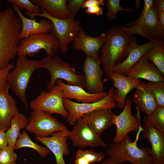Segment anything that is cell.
Instances as JSON below:
<instances>
[{
  "mask_svg": "<svg viewBox=\"0 0 164 164\" xmlns=\"http://www.w3.org/2000/svg\"><path fill=\"white\" fill-rule=\"evenodd\" d=\"M105 33L106 39L101 48L99 57L107 80L114 65L127 56L132 35L124 30L121 26H112Z\"/></svg>",
  "mask_w": 164,
  "mask_h": 164,
  "instance_id": "obj_1",
  "label": "cell"
},
{
  "mask_svg": "<svg viewBox=\"0 0 164 164\" xmlns=\"http://www.w3.org/2000/svg\"><path fill=\"white\" fill-rule=\"evenodd\" d=\"M22 23L11 7L2 12L0 17V71L11 63L17 54Z\"/></svg>",
  "mask_w": 164,
  "mask_h": 164,
  "instance_id": "obj_2",
  "label": "cell"
},
{
  "mask_svg": "<svg viewBox=\"0 0 164 164\" xmlns=\"http://www.w3.org/2000/svg\"><path fill=\"white\" fill-rule=\"evenodd\" d=\"M142 129L138 130L135 140L132 142L128 134L119 142L111 143L106 153L109 158L117 164H122L126 161L131 164H150L151 148L138 147L137 142Z\"/></svg>",
  "mask_w": 164,
  "mask_h": 164,
  "instance_id": "obj_3",
  "label": "cell"
},
{
  "mask_svg": "<svg viewBox=\"0 0 164 164\" xmlns=\"http://www.w3.org/2000/svg\"><path fill=\"white\" fill-rule=\"evenodd\" d=\"M39 68L48 70L50 78L47 84L46 89L50 91L55 86L57 80H63L67 84L77 85L85 88L86 82L84 74L77 73L76 69L68 63L62 60L58 55L54 57L46 56L39 60Z\"/></svg>",
  "mask_w": 164,
  "mask_h": 164,
  "instance_id": "obj_4",
  "label": "cell"
},
{
  "mask_svg": "<svg viewBox=\"0 0 164 164\" xmlns=\"http://www.w3.org/2000/svg\"><path fill=\"white\" fill-rule=\"evenodd\" d=\"M39 60H29L26 56H18L14 70L7 77L9 88L19 98L26 109L28 107L26 90L30 78L34 71L39 68Z\"/></svg>",
  "mask_w": 164,
  "mask_h": 164,
  "instance_id": "obj_5",
  "label": "cell"
},
{
  "mask_svg": "<svg viewBox=\"0 0 164 164\" xmlns=\"http://www.w3.org/2000/svg\"><path fill=\"white\" fill-rule=\"evenodd\" d=\"M42 11L40 14L27 15L30 19L39 16L50 21L52 24L51 30L50 33L58 40L59 49L62 53H66L69 49V44L73 42L83 28L81 26V21L71 17L64 19L55 18L47 14L42 9Z\"/></svg>",
  "mask_w": 164,
  "mask_h": 164,
  "instance_id": "obj_6",
  "label": "cell"
},
{
  "mask_svg": "<svg viewBox=\"0 0 164 164\" xmlns=\"http://www.w3.org/2000/svg\"><path fill=\"white\" fill-rule=\"evenodd\" d=\"M59 49L57 39L50 33L30 36L20 40L18 47V56H33L44 50L46 56L53 57Z\"/></svg>",
  "mask_w": 164,
  "mask_h": 164,
  "instance_id": "obj_7",
  "label": "cell"
},
{
  "mask_svg": "<svg viewBox=\"0 0 164 164\" xmlns=\"http://www.w3.org/2000/svg\"><path fill=\"white\" fill-rule=\"evenodd\" d=\"M114 90L113 87L110 88L108 94L105 97L98 101L90 103H79L63 98L64 106L68 113L66 118L67 123L73 125L77 120L92 111L101 109H112L117 107L114 97Z\"/></svg>",
  "mask_w": 164,
  "mask_h": 164,
  "instance_id": "obj_8",
  "label": "cell"
},
{
  "mask_svg": "<svg viewBox=\"0 0 164 164\" xmlns=\"http://www.w3.org/2000/svg\"><path fill=\"white\" fill-rule=\"evenodd\" d=\"M63 97L60 86L55 85L49 91H43L29 104L33 111H41L52 114H57L66 118L68 113L64 108Z\"/></svg>",
  "mask_w": 164,
  "mask_h": 164,
  "instance_id": "obj_9",
  "label": "cell"
},
{
  "mask_svg": "<svg viewBox=\"0 0 164 164\" xmlns=\"http://www.w3.org/2000/svg\"><path fill=\"white\" fill-rule=\"evenodd\" d=\"M36 136L48 137L55 132L68 129L66 125L43 111H33L28 119L25 128Z\"/></svg>",
  "mask_w": 164,
  "mask_h": 164,
  "instance_id": "obj_10",
  "label": "cell"
},
{
  "mask_svg": "<svg viewBox=\"0 0 164 164\" xmlns=\"http://www.w3.org/2000/svg\"><path fill=\"white\" fill-rule=\"evenodd\" d=\"M69 131L67 138L74 147L83 149L88 147L106 148L108 145L95 133L81 118L77 120Z\"/></svg>",
  "mask_w": 164,
  "mask_h": 164,
  "instance_id": "obj_11",
  "label": "cell"
},
{
  "mask_svg": "<svg viewBox=\"0 0 164 164\" xmlns=\"http://www.w3.org/2000/svg\"><path fill=\"white\" fill-rule=\"evenodd\" d=\"M121 27L131 34L139 35L149 41L157 39L163 40L164 38V30L159 24L157 10L154 5L138 23L131 27Z\"/></svg>",
  "mask_w": 164,
  "mask_h": 164,
  "instance_id": "obj_12",
  "label": "cell"
},
{
  "mask_svg": "<svg viewBox=\"0 0 164 164\" xmlns=\"http://www.w3.org/2000/svg\"><path fill=\"white\" fill-rule=\"evenodd\" d=\"M132 101L130 97H127L123 110L119 115H115L114 124L116 127V132L113 138L114 143L120 142L124 138L131 132L138 131L141 127L140 117L138 109V115L134 116L132 114Z\"/></svg>",
  "mask_w": 164,
  "mask_h": 164,
  "instance_id": "obj_13",
  "label": "cell"
},
{
  "mask_svg": "<svg viewBox=\"0 0 164 164\" xmlns=\"http://www.w3.org/2000/svg\"><path fill=\"white\" fill-rule=\"evenodd\" d=\"M161 39H153L145 44L138 45L136 38L132 36L128 46L127 56L122 62L115 65L112 72L126 76L128 70Z\"/></svg>",
  "mask_w": 164,
  "mask_h": 164,
  "instance_id": "obj_14",
  "label": "cell"
},
{
  "mask_svg": "<svg viewBox=\"0 0 164 164\" xmlns=\"http://www.w3.org/2000/svg\"><path fill=\"white\" fill-rule=\"evenodd\" d=\"M100 66L99 57L87 56L84 61L82 70L85 77V88L90 93L97 94L104 91V84L107 80L102 79L104 71Z\"/></svg>",
  "mask_w": 164,
  "mask_h": 164,
  "instance_id": "obj_15",
  "label": "cell"
},
{
  "mask_svg": "<svg viewBox=\"0 0 164 164\" xmlns=\"http://www.w3.org/2000/svg\"><path fill=\"white\" fill-rule=\"evenodd\" d=\"M69 131L68 129L57 132L48 137H35L36 139L43 143L53 153L56 164H66L63 156L70 154L67 141Z\"/></svg>",
  "mask_w": 164,
  "mask_h": 164,
  "instance_id": "obj_16",
  "label": "cell"
},
{
  "mask_svg": "<svg viewBox=\"0 0 164 164\" xmlns=\"http://www.w3.org/2000/svg\"><path fill=\"white\" fill-rule=\"evenodd\" d=\"M109 80H111L116 90L114 93V97L117 107L121 110L124 108L127 97L133 89L136 88L142 82L139 79L134 78L112 72L110 74Z\"/></svg>",
  "mask_w": 164,
  "mask_h": 164,
  "instance_id": "obj_17",
  "label": "cell"
},
{
  "mask_svg": "<svg viewBox=\"0 0 164 164\" xmlns=\"http://www.w3.org/2000/svg\"><path fill=\"white\" fill-rule=\"evenodd\" d=\"M141 132L151 146L150 164H164V133L146 124H144Z\"/></svg>",
  "mask_w": 164,
  "mask_h": 164,
  "instance_id": "obj_18",
  "label": "cell"
},
{
  "mask_svg": "<svg viewBox=\"0 0 164 164\" xmlns=\"http://www.w3.org/2000/svg\"><path fill=\"white\" fill-rule=\"evenodd\" d=\"M12 8L17 15L22 23L21 29L19 35L20 40L30 36L50 32L52 24L49 20L43 19L37 21L35 18L28 19L23 15L16 5L12 4Z\"/></svg>",
  "mask_w": 164,
  "mask_h": 164,
  "instance_id": "obj_19",
  "label": "cell"
},
{
  "mask_svg": "<svg viewBox=\"0 0 164 164\" xmlns=\"http://www.w3.org/2000/svg\"><path fill=\"white\" fill-rule=\"evenodd\" d=\"M106 39L105 33L93 37L86 34L82 28L73 41V46L74 50L83 51L87 56L98 57L101 48Z\"/></svg>",
  "mask_w": 164,
  "mask_h": 164,
  "instance_id": "obj_20",
  "label": "cell"
},
{
  "mask_svg": "<svg viewBox=\"0 0 164 164\" xmlns=\"http://www.w3.org/2000/svg\"><path fill=\"white\" fill-rule=\"evenodd\" d=\"M115 115L111 109H101L86 114L82 118L95 133L100 135L114 124Z\"/></svg>",
  "mask_w": 164,
  "mask_h": 164,
  "instance_id": "obj_21",
  "label": "cell"
},
{
  "mask_svg": "<svg viewBox=\"0 0 164 164\" xmlns=\"http://www.w3.org/2000/svg\"><path fill=\"white\" fill-rule=\"evenodd\" d=\"M126 76L148 81H164V75L153 63L143 56L128 70Z\"/></svg>",
  "mask_w": 164,
  "mask_h": 164,
  "instance_id": "obj_22",
  "label": "cell"
},
{
  "mask_svg": "<svg viewBox=\"0 0 164 164\" xmlns=\"http://www.w3.org/2000/svg\"><path fill=\"white\" fill-rule=\"evenodd\" d=\"M56 83L61 87L64 98L75 100L78 103H90L98 101L107 96L108 92L104 91L97 94H91L80 86L70 85L57 80Z\"/></svg>",
  "mask_w": 164,
  "mask_h": 164,
  "instance_id": "obj_23",
  "label": "cell"
},
{
  "mask_svg": "<svg viewBox=\"0 0 164 164\" xmlns=\"http://www.w3.org/2000/svg\"><path fill=\"white\" fill-rule=\"evenodd\" d=\"M132 100L141 111L149 115L157 107L155 99L147 83L141 82L136 88Z\"/></svg>",
  "mask_w": 164,
  "mask_h": 164,
  "instance_id": "obj_24",
  "label": "cell"
},
{
  "mask_svg": "<svg viewBox=\"0 0 164 164\" xmlns=\"http://www.w3.org/2000/svg\"><path fill=\"white\" fill-rule=\"evenodd\" d=\"M19 112L16 100L9 93L0 90V130L6 132L12 118Z\"/></svg>",
  "mask_w": 164,
  "mask_h": 164,
  "instance_id": "obj_25",
  "label": "cell"
},
{
  "mask_svg": "<svg viewBox=\"0 0 164 164\" xmlns=\"http://www.w3.org/2000/svg\"><path fill=\"white\" fill-rule=\"evenodd\" d=\"M47 14L53 17L64 19L70 17L67 6V0H31Z\"/></svg>",
  "mask_w": 164,
  "mask_h": 164,
  "instance_id": "obj_26",
  "label": "cell"
},
{
  "mask_svg": "<svg viewBox=\"0 0 164 164\" xmlns=\"http://www.w3.org/2000/svg\"><path fill=\"white\" fill-rule=\"evenodd\" d=\"M28 122V119L23 114L19 112L12 118L10 127L6 132L9 147L15 149V145L21 134V130L26 128Z\"/></svg>",
  "mask_w": 164,
  "mask_h": 164,
  "instance_id": "obj_27",
  "label": "cell"
},
{
  "mask_svg": "<svg viewBox=\"0 0 164 164\" xmlns=\"http://www.w3.org/2000/svg\"><path fill=\"white\" fill-rule=\"evenodd\" d=\"M153 63L164 75V42L161 39L143 56Z\"/></svg>",
  "mask_w": 164,
  "mask_h": 164,
  "instance_id": "obj_28",
  "label": "cell"
},
{
  "mask_svg": "<svg viewBox=\"0 0 164 164\" xmlns=\"http://www.w3.org/2000/svg\"><path fill=\"white\" fill-rule=\"evenodd\" d=\"M106 157L102 152H96L92 149H78L76 152L74 164H91L101 161Z\"/></svg>",
  "mask_w": 164,
  "mask_h": 164,
  "instance_id": "obj_29",
  "label": "cell"
},
{
  "mask_svg": "<svg viewBox=\"0 0 164 164\" xmlns=\"http://www.w3.org/2000/svg\"><path fill=\"white\" fill-rule=\"evenodd\" d=\"M24 147L30 148L34 149L42 158L47 156L50 153V151L47 147L40 146L34 142L25 130L20 134L17 140L15 146V149Z\"/></svg>",
  "mask_w": 164,
  "mask_h": 164,
  "instance_id": "obj_30",
  "label": "cell"
},
{
  "mask_svg": "<svg viewBox=\"0 0 164 164\" xmlns=\"http://www.w3.org/2000/svg\"><path fill=\"white\" fill-rule=\"evenodd\" d=\"M142 120L144 124L151 125L164 133V107H157L151 114L144 117Z\"/></svg>",
  "mask_w": 164,
  "mask_h": 164,
  "instance_id": "obj_31",
  "label": "cell"
},
{
  "mask_svg": "<svg viewBox=\"0 0 164 164\" xmlns=\"http://www.w3.org/2000/svg\"><path fill=\"white\" fill-rule=\"evenodd\" d=\"M147 84L155 99L157 107H164V81H148Z\"/></svg>",
  "mask_w": 164,
  "mask_h": 164,
  "instance_id": "obj_32",
  "label": "cell"
},
{
  "mask_svg": "<svg viewBox=\"0 0 164 164\" xmlns=\"http://www.w3.org/2000/svg\"><path fill=\"white\" fill-rule=\"evenodd\" d=\"M120 0H108L106 4V7L108 11L106 16L108 20L111 21L115 19L116 15L119 12L125 11L132 12L134 11L132 8L124 9L120 5Z\"/></svg>",
  "mask_w": 164,
  "mask_h": 164,
  "instance_id": "obj_33",
  "label": "cell"
},
{
  "mask_svg": "<svg viewBox=\"0 0 164 164\" xmlns=\"http://www.w3.org/2000/svg\"><path fill=\"white\" fill-rule=\"evenodd\" d=\"M9 2L17 5L22 10L25 9L26 10V13L29 14H39L42 13V9L37 5L34 4L29 0H8Z\"/></svg>",
  "mask_w": 164,
  "mask_h": 164,
  "instance_id": "obj_34",
  "label": "cell"
},
{
  "mask_svg": "<svg viewBox=\"0 0 164 164\" xmlns=\"http://www.w3.org/2000/svg\"><path fill=\"white\" fill-rule=\"evenodd\" d=\"M14 150L8 146L2 149L0 153V164H15L17 155Z\"/></svg>",
  "mask_w": 164,
  "mask_h": 164,
  "instance_id": "obj_35",
  "label": "cell"
},
{
  "mask_svg": "<svg viewBox=\"0 0 164 164\" xmlns=\"http://www.w3.org/2000/svg\"><path fill=\"white\" fill-rule=\"evenodd\" d=\"M14 67L11 63L5 68L0 71V90L9 93V87L7 81V77L11 70Z\"/></svg>",
  "mask_w": 164,
  "mask_h": 164,
  "instance_id": "obj_36",
  "label": "cell"
},
{
  "mask_svg": "<svg viewBox=\"0 0 164 164\" xmlns=\"http://www.w3.org/2000/svg\"><path fill=\"white\" fill-rule=\"evenodd\" d=\"M86 0H69L67 6L71 17L75 18Z\"/></svg>",
  "mask_w": 164,
  "mask_h": 164,
  "instance_id": "obj_37",
  "label": "cell"
},
{
  "mask_svg": "<svg viewBox=\"0 0 164 164\" xmlns=\"http://www.w3.org/2000/svg\"><path fill=\"white\" fill-rule=\"evenodd\" d=\"M153 5V1L152 0H144V6L143 9L139 17L136 20L131 22L128 23L127 26H132L140 22L144 17L148 10Z\"/></svg>",
  "mask_w": 164,
  "mask_h": 164,
  "instance_id": "obj_38",
  "label": "cell"
},
{
  "mask_svg": "<svg viewBox=\"0 0 164 164\" xmlns=\"http://www.w3.org/2000/svg\"><path fill=\"white\" fill-rule=\"evenodd\" d=\"M104 4V0H86L81 8H87L93 6H100Z\"/></svg>",
  "mask_w": 164,
  "mask_h": 164,
  "instance_id": "obj_39",
  "label": "cell"
},
{
  "mask_svg": "<svg viewBox=\"0 0 164 164\" xmlns=\"http://www.w3.org/2000/svg\"><path fill=\"white\" fill-rule=\"evenodd\" d=\"M87 14H95L97 15H101L103 14L102 8L100 6H93L89 7L85 9Z\"/></svg>",
  "mask_w": 164,
  "mask_h": 164,
  "instance_id": "obj_40",
  "label": "cell"
},
{
  "mask_svg": "<svg viewBox=\"0 0 164 164\" xmlns=\"http://www.w3.org/2000/svg\"><path fill=\"white\" fill-rule=\"evenodd\" d=\"M6 132L0 130V149H2L8 147V142Z\"/></svg>",
  "mask_w": 164,
  "mask_h": 164,
  "instance_id": "obj_41",
  "label": "cell"
},
{
  "mask_svg": "<svg viewBox=\"0 0 164 164\" xmlns=\"http://www.w3.org/2000/svg\"><path fill=\"white\" fill-rule=\"evenodd\" d=\"M153 1L154 5L158 11L164 12V0H155Z\"/></svg>",
  "mask_w": 164,
  "mask_h": 164,
  "instance_id": "obj_42",
  "label": "cell"
},
{
  "mask_svg": "<svg viewBox=\"0 0 164 164\" xmlns=\"http://www.w3.org/2000/svg\"><path fill=\"white\" fill-rule=\"evenodd\" d=\"M157 15L159 24L164 30V12L157 11Z\"/></svg>",
  "mask_w": 164,
  "mask_h": 164,
  "instance_id": "obj_43",
  "label": "cell"
},
{
  "mask_svg": "<svg viewBox=\"0 0 164 164\" xmlns=\"http://www.w3.org/2000/svg\"><path fill=\"white\" fill-rule=\"evenodd\" d=\"M100 164H117L114 162L110 158H108L106 159L103 160L100 163Z\"/></svg>",
  "mask_w": 164,
  "mask_h": 164,
  "instance_id": "obj_44",
  "label": "cell"
},
{
  "mask_svg": "<svg viewBox=\"0 0 164 164\" xmlns=\"http://www.w3.org/2000/svg\"><path fill=\"white\" fill-rule=\"evenodd\" d=\"M140 7V0H136L135 8L136 9H139Z\"/></svg>",
  "mask_w": 164,
  "mask_h": 164,
  "instance_id": "obj_45",
  "label": "cell"
},
{
  "mask_svg": "<svg viewBox=\"0 0 164 164\" xmlns=\"http://www.w3.org/2000/svg\"><path fill=\"white\" fill-rule=\"evenodd\" d=\"M2 0H0V3L1 2H2ZM2 11H1L0 10V16H1V13H2Z\"/></svg>",
  "mask_w": 164,
  "mask_h": 164,
  "instance_id": "obj_46",
  "label": "cell"
},
{
  "mask_svg": "<svg viewBox=\"0 0 164 164\" xmlns=\"http://www.w3.org/2000/svg\"><path fill=\"white\" fill-rule=\"evenodd\" d=\"M1 149H0V152H1Z\"/></svg>",
  "mask_w": 164,
  "mask_h": 164,
  "instance_id": "obj_47",
  "label": "cell"
}]
</instances>
